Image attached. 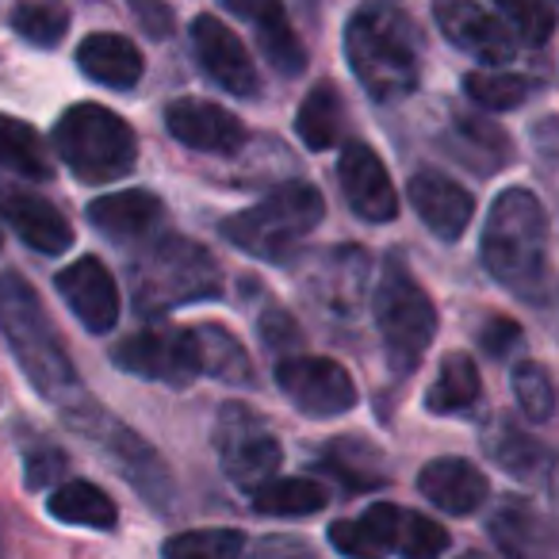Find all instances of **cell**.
Wrapping results in <instances>:
<instances>
[{
	"mask_svg": "<svg viewBox=\"0 0 559 559\" xmlns=\"http://www.w3.org/2000/svg\"><path fill=\"white\" fill-rule=\"evenodd\" d=\"M483 264L521 299H548L551 288V226L544 203L525 188H506L490 203L483 226Z\"/></svg>",
	"mask_w": 559,
	"mask_h": 559,
	"instance_id": "obj_1",
	"label": "cell"
},
{
	"mask_svg": "<svg viewBox=\"0 0 559 559\" xmlns=\"http://www.w3.org/2000/svg\"><path fill=\"white\" fill-rule=\"evenodd\" d=\"M345 58L372 100H403L421 78V35L395 0H365L345 27Z\"/></svg>",
	"mask_w": 559,
	"mask_h": 559,
	"instance_id": "obj_2",
	"label": "cell"
},
{
	"mask_svg": "<svg viewBox=\"0 0 559 559\" xmlns=\"http://www.w3.org/2000/svg\"><path fill=\"white\" fill-rule=\"evenodd\" d=\"M0 334L12 345L24 376L50 403L70 406V399L81 395L78 368L66 357L47 311L39 307V296H35L32 284L24 276H16V272L0 276Z\"/></svg>",
	"mask_w": 559,
	"mask_h": 559,
	"instance_id": "obj_3",
	"label": "cell"
},
{
	"mask_svg": "<svg viewBox=\"0 0 559 559\" xmlns=\"http://www.w3.org/2000/svg\"><path fill=\"white\" fill-rule=\"evenodd\" d=\"M131 284L134 304L146 319L223 296V272H218L215 257L200 241H188L180 234L154 241L139 257Z\"/></svg>",
	"mask_w": 559,
	"mask_h": 559,
	"instance_id": "obj_4",
	"label": "cell"
},
{
	"mask_svg": "<svg viewBox=\"0 0 559 559\" xmlns=\"http://www.w3.org/2000/svg\"><path fill=\"white\" fill-rule=\"evenodd\" d=\"M322 211H326V200L319 188L292 180V185L269 192L261 203L226 218L223 238L257 261H288L299 241L322 223Z\"/></svg>",
	"mask_w": 559,
	"mask_h": 559,
	"instance_id": "obj_5",
	"label": "cell"
},
{
	"mask_svg": "<svg viewBox=\"0 0 559 559\" xmlns=\"http://www.w3.org/2000/svg\"><path fill=\"white\" fill-rule=\"evenodd\" d=\"M55 146L70 173L85 185L123 180L139 162L134 131L100 104H73L55 127Z\"/></svg>",
	"mask_w": 559,
	"mask_h": 559,
	"instance_id": "obj_6",
	"label": "cell"
},
{
	"mask_svg": "<svg viewBox=\"0 0 559 559\" xmlns=\"http://www.w3.org/2000/svg\"><path fill=\"white\" fill-rule=\"evenodd\" d=\"M376 326L383 334V353L399 376H411L433 345L437 307L399 257H391L376 284Z\"/></svg>",
	"mask_w": 559,
	"mask_h": 559,
	"instance_id": "obj_7",
	"label": "cell"
},
{
	"mask_svg": "<svg viewBox=\"0 0 559 559\" xmlns=\"http://www.w3.org/2000/svg\"><path fill=\"white\" fill-rule=\"evenodd\" d=\"M215 449H218V464H223L226 479L238 490H249V495H253L261 483L276 479L280 460H284V449H280L276 433L264 426L261 414H253L249 406H238V403L218 411Z\"/></svg>",
	"mask_w": 559,
	"mask_h": 559,
	"instance_id": "obj_8",
	"label": "cell"
},
{
	"mask_svg": "<svg viewBox=\"0 0 559 559\" xmlns=\"http://www.w3.org/2000/svg\"><path fill=\"white\" fill-rule=\"evenodd\" d=\"M111 365L131 376L169 388H188L200 376V357H195V337L185 326H154L131 334L111 349Z\"/></svg>",
	"mask_w": 559,
	"mask_h": 559,
	"instance_id": "obj_9",
	"label": "cell"
},
{
	"mask_svg": "<svg viewBox=\"0 0 559 559\" xmlns=\"http://www.w3.org/2000/svg\"><path fill=\"white\" fill-rule=\"evenodd\" d=\"M276 383L307 418H342L357 406V383L330 357H280Z\"/></svg>",
	"mask_w": 559,
	"mask_h": 559,
	"instance_id": "obj_10",
	"label": "cell"
},
{
	"mask_svg": "<svg viewBox=\"0 0 559 559\" xmlns=\"http://www.w3.org/2000/svg\"><path fill=\"white\" fill-rule=\"evenodd\" d=\"M433 16L452 47L472 55L475 62L490 66V70H502L518 55V43L506 32L502 20L490 16L487 9H479L475 0H437Z\"/></svg>",
	"mask_w": 559,
	"mask_h": 559,
	"instance_id": "obj_11",
	"label": "cell"
},
{
	"mask_svg": "<svg viewBox=\"0 0 559 559\" xmlns=\"http://www.w3.org/2000/svg\"><path fill=\"white\" fill-rule=\"evenodd\" d=\"M337 177H342V195L353 207V215L365 223H391L399 215V192L388 177V165L376 157L365 142H345L337 157Z\"/></svg>",
	"mask_w": 559,
	"mask_h": 559,
	"instance_id": "obj_12",
	"label": "cell"
},
{
	"mask_svg": "<svg viewBox=\"0 0 559 559\" xmlns=\"http://www.w3.org/2000/svg\"><path fill=\"white\" fill-rule=\"evenodd\" d=\"M58 296L70 304L78 322L88 334H111L119 322V284L108 272V264L96 257H81L70 269L58 272Z\"/></svg>",
	"mask_w": 559,
	"mask_h": 559,
	"instance_id": "obj_13",
	"label": "cell"
},
{
	"mask_svg": "<svg viewBox=\"0 0 559 559\" xmlns=\"http://www.w3.org/2000/svg\"><path fill=\"white\" fill-rule=\"evenodd\" d=\"M165 127H169V134L180 146L195 150V154L230 157L246 146V127H241V119L211 100H195V96L173 100L169 108H165Z\"/></svg>",
	"mask_w": 559,
	"mask_h": 559,
	"instance_id": "obj_14",
	"label": "cell"
},
{
	"mask_svg": "<svg viewBox=\"0 0 559 559\" xmlns=\"http://www.w3.org/2000/svg\"><path fill=\"white\" fill-rule=\"evenodd\" d=\"M192 50L200 58L203 73L215 85H223L234 96H257L261 81H257L253 58H249L246 43L234 35V27H226L218 16H200L192 24Z\"/></svg>",
	"mask_w": 559,
	"mask_h": 559,
	"instance_id": "obj_15",
	"label": "cell"
},
{
	"mask_svg": "<svg viewBox=\"0 0 559 559\" xmlns=\"http://www.w3.org/2000/svg\"><path fill=\"white\" fill-rule=\"evenodd\" d=\"M406 200L418 211L421 226L429 234H437L441 241H460L464 230L472 226L475 200L467 188H460L456 180L441 177V173H418L406 185Z\"/></svg>",
	"mask_w": 559,
	"mask_h": 559,
	"instance_id": "obj_16",
	"label": "cell"
},
{
	"mask_svg": "<svg viewBox=\"0 0 559 559\" xmlns=\"http://www.w3.org/2000/svg\"><path fill=\"white\" fill-rule=\"evenodd\" d=\"M0 218H9V226L27 241L32 249L47 257H58L73 246V230L62 218V211L50 200L20 188H0Z\"/></svg>",
	"mask_w": 559,
	"mask_h": 559,
	"instance_id": "obj_17",
	"label": "cell"
},
{
	"mask_svg": "<svg viewBox=\"0 0 559 559\" xmlns=\"http://www.w3.org/2000/svg\"><path fill=\"white\" fill-rule=\"evenodd\" d=\"M487 533L506 559H556L551 525L525 498H502L490 513Z\"/></svg>",
	"mask_w": 559,
	"mask_h": 559,
	"instance_id": "obj_18",
	"label": "cell"
},
{
	"mask_svg": "<svg viewBox=\"0 0 559 559\" xmlns=\"http://www.w3.org/2000/svg\"><path fill=\"white\" fill-rule=\"evenodd\" d=\"M418 490L444 513H456V518H467L475 513L490 495V483L487 475L479 472L475 464L460 456H441V460H429L418 475Z\"/></svg>",
	"mask_w": 559,
	"mask_h": 559,
	"instance_id": "obj_19",
	"label": "cell"
},
{
	"mask_svg": "<svg viewBox=\"0 0 559 559\" xmlns=\"http://www.w3.org/2000/svg\"><path fill=\"white\" fill-rule=\"evenodd\" d=\"M238 16L253 20L257 27V43H261V55L272 62V70L299 78L307 70V50L299 43L296 27L288 24V12L280 0H226Z\"/></svg>",
	"mask_w": 559,
	"mask_h": 559,
	"instance_id": "obj_20",
	"label": "cell"
},
{
	"mask_svg": "<svg viewBox=\"0 0 559 559\" xmlns=\"http://www.w3.org/2000/svg\"><path fill=\"white\" fill-rule=\"evenodd\" d=\"M399 518L403 513L391 502H376L360 518L334 521L330 525V544L345 559H388L399 540Z\"/></svg>",
	"mask_w": 559,
	"mask_h": 559,
	"instance_id": "obj_21",
	"label": "cell"
},
{
	"mask_svg": "<svg viewBox=\"0 0 559 559\" xmlns=\"http://www.w3.org/2000/svg\"><path fill=\"white\" fill-rule=\"evenodd\" d=\"M165 207L154 192H142V188H131V192H116L104 195L88 207V223L100 234H108L111 241H139L146 234H154V226L162 223Z\"/></svg>",
	"mask_w": 559,
	"mask_h": 559,
	"instance_id": "obj_22",
	"label": "cell"
},
{
	"mask_svg": "<svg viewBox=\"0 0 559 559\" xmlns=\"http://www.w3.org/2000/svg\"><path fill=\"white\" fill-rule=\"evenodd\" d=\"M78 66L88 81L119 88V93H127V88H134L142 81L139 47H134L131 39H123V35H111V32L88 35L78 47Z\"/></svg>",
	"mask_w": 559,
	"mask_h": 559,
	"instance_id": "obj_23",
	"label": "cell"
},
{
	"mask_svg": "<svg viewBox=\"0 0 559 559\" xmlns=\"http://www.w3.org/2000/svg\"><path fill=\"white\" fill-rule=\"evenodd\" d=\"M192 337H195V357H200L203 376H215L223 383H253L249 353L230 330L215 326V322H203V326H192Z\"/></svg>",
	"mask_w": 559,
	"mask_h": 559,
	"instance_id": "obj_24",
	"label": "cell"
},
{
	"mask_svg": "<svg viewBox=\"0 0 559 559\" xmlns=\"http://www.w3.org/2000/svg\"><path fill=\"white\" fill-rule=\"evenodd\" d=\"M483 449H487V456L495 460L498 467H506V472L518 475V479H533L544 467V460H548L544 444L533 441V437L513 426L510 418H495L483 429Z\"/></svg>",
	"mask_w": 559,
	"mask_h": 559,
	"instance_id": "obj_25",
	"label": "cell"
},
{
	"mask_svg": "<svg viewBox=\"0 0 559 559\" xmlns=\"http://www.w3.org/2000/svg\"><path fill=\"white\" fill-rule=\"evenodd\" d=\"M0 169L20 173L27 180H50L55 165H50V150L43 146L39 131L24 119L0 116Z\"/></svg>",
	"mask_w": 559,
	"mask_h": 559,
	"instance_id": "obj_26",
	"label": "cell"
},
{
	"mask_svg": "<svg viewBox=\"0 0 559 559\" xmlns=\"http://www.w3.org/2000/svg\"><path fill=\"white\" fill-rule=\"evenodd\" d=\"M50 518L66 521V525H85V528H111L119 521L116 502L104 495L100 487L85 479H70L47 498Z\"/></svg>",
	"mask_w": 559,
	"mask_h": 559,
	"instance_id": "obj_27",
	"label": "cell"
},
{
	"mask_svg": "<svg viewBox=\"0 0 559 559\" xmlns=\"http://www.w3.org/2000/svg\"><path fill=\"white\" fill-rule=\"evenodd\" d=\"M342 116H345L342 96H337V88L330 85V81H322V85H314L311 93H307V100L299 104V116H296L299 139L311 150L337 146V139H342Z\"/></svg>",
	"mask_w": 559,
	"mask_h": 559,
	"instance_id": "obj_28",
	"label": "cell"
},
{
	"mask_svg": "<svg viewBox=\"0 0 559 559\" xmlns=\"http://www.w3.org/2000/svg\"><path fill=\"white\" fill-rule=\"evenodd\" d=\"M479 399V368H475L472 357L464 353H449L441 365V376L429 388L426 395V411L429 414H460L467 406H475Z\"/></svg>",
	"mask_w": 559,
	"mask_h": 559,
	"instance_id": "obj_29",
	"label": "cell"
},
{
	"mask_svg": "<svg viewBox=\"0 0 559 559\" xmlns=\"http://www.w3.org/2000/svg\"><path fill=\"white\" fill-rule=\"evenodd\" d=\"M326 506V490L314 479H269L253 490V510L269 518H307Z\"/></svg>",
	"mask_w": 559,
	"mask_h": 559,
	"instance_id": "obj_30",
	"label": "cell"
},
{
	"mask_svg": "<svg viewBox=\"0 0 559 559\" xmlns=\"http://www.w3.org/2000/svg\"><path fill=\"white\" fill-rule=\"evenodd\" d=\"M322 464H326V472H334L337 479L353 490H368V487H376V483H383L380 452L368 449V444L357 441V437H337V441L326 449V456H322Z\"/></svg>",
	"mask_w": 559,
	"mask_h": 559,
	"instance_id": "obj_31",
	"label": "cell"
},
{
	"mask_svg": "<svg viewBox=\"0 0 559 559\" xmlns=\"http://www.w3.org/2000/svg\"><path fill=\"white\" fill-rule=\"evenodd\" d=\"M246 536L238 528H192L165 540V559H241Z\"/></svg>",
	"mask_w": 559,
	"mask_h": 559,
	"instance_id": "obj_32",
	"label": "cell"
},
{
	"mask_svg": "<svg viewBox=\"0 0 559 559\" xmlns=\"http://www.w3.org/2000/svg\"><path fill=\"white\" fill-rule=\"evenodd\" d=\"M495 9L506 32L513 35V43L544 47L551 39V32H556V12L544 0H495Z\"/></svg>",
	"mask_w": 559,
	"mask_h": 559,
	"instance_id": "obj_33",
	"label": "cell"
},
{
	"mask_svg": "<svg viewBox=\"0 0 559 559\" xmlns=\"http://www.w3.org/2000/svg\"><path fill=\"white\" fill-rule=\"evenodd\" d=\"M12 27L20 39L35 43V47H58L70 32V12L55 0H27L12 12Z\"/></svg>",
	"mask_w": 559,
	"mask_h": 559,
	"instance_id": "obj_34",
	"label": "cell"
},
{
	"mask_svg": "<svg viewBox=\"0 0 559 559\" xmlns=\"http://www.w3.org/2000/svg\"><path fill=\"white\" fill-rule=\"evenodd\" d=\"M528 88L533 85H528L525 78L502 73V70H479L464 78V93L487 111H513L518 104H525Z\"/></svg>",
	"mask_w": 559,
	"mask_h": 559,
	"instance_id": "obj_35",
	"label": "cell"
},
{
	"mask_svg": "<svg viewBox=\"0 0 559 559\" xmlns=\"http://www.w3.org/2000/svg\"><path fill=\"white\" fill-rule=\"evenodd\" d=\"M513 395H518V406L528 421H548L556 414V388H551V376L544 365L536 360H521L513 368Z\"/></svg>",
	"mask_w": 559,
	"mask_h": 559,
	"instance_id": "obj_36",
	"label": "cell"
},
{
	"mask_svg": "<svg viewBox=\"0 0 559 559\" xmlns=\"http://www.w3.org/2000/svg\"><path fill=\"white\" fill-rule=\"evenodd\" d=\"M395 548L403 559H441L444 548H449V533L426 513H403Z\"/></svg>",
	"mask_w": 559,
	"mask_h": 559,
	"instance_id": "obj_37",
	"label": "cell"
},
{
	"mask_svg": "<svg viewBox=\"0 0 559 559\" xmlns=\"http://www.w3.org/2000/svg\"><path fill=\"white\" fill-rule=\"evenodd\" d=\"M257 334H261V342L269 345L272 353H288V349H299V342H304V334H299V322L292 319L288 311H264L261 322H257Z\"/></svg>",
	"mask_w": 559,
	"mask_h": 559,
	"instance_id": "obj_38",
	"label": "cell"
},
{
	"mask_svg": "<svg viewBox=\"0 0 559 559\" xmlns=\"http://www.w3.org/2000/svg\"><path fill=\"white\" fill-rule=\"evenodd\" d=\"M127 9L150 39H169L173 35V9L165 0H127Z\"/></svg>",
	"mask_w": 559,
	"mask_h": 559,
	"instance_id": "obj_39",
	"label": "cell"
},
{
	"mask_svg": "<svg viewBox=\"0 0 559 559\" xmlns=\"http://www.w3.org/2000/svg\"><path fill=\"white\" fill-rule=\"evenodd\" d=\"M249 559H319V551L299 536H261L249 548Z\"/></svg>",
	"mask_w": 559,
	"mask_h": 559,
	"instance_id": "obj_40",
	"label": "cell"
},
{
	"mask_svg": "<svg viewBox=\"0 0 559 559\" xmlns=\"http://www.w3.org/2000/svg\"><path fill=\"white\" fill-rule=\"evenodd\" d=\"M66 467V456L58 449H35L27 456V487L39 490V487H50V483L62 475Z\"/></svg>",
	"mask_w": 559,
	"mask_h": 559,
	"instance_id": "obj_41",
	"label": "cell"
},
{
	"mask_svg": "<svg viewBox=\"0 0 559 559\" xmlns=\"http://www.w3.org/2000/svg\"><path fill=\"white\" fill-rule=\"evenodd\" d=\"M479 342H483V349H487L490 357H506V353L521 342V326L513 319H498V314H495V319H487V326H483Z\"/></svg>",
	"mask_w": 559,
	"mask_h": 559,
	"instance_id": "obj_42",
	"label": "cell"
},
{
	"mask_svg": "<svg viewBox=\"0 0 559 559\" xmlns=\"http://www.w3.org/2000/svg\"><path fill=\"white\" fill-rule=\"evenodd\" d=\"M460 559H479V556H460Z\"/></svg>",
	"mask_w": 559,
	"mask_h": 559,
	"instance_id": "obj_43",
	"label": "cell"
},
{
	"mask_svg": "<svg viewBox=\"0 0 559 559\" xmlns=\"http://www.w3.org/2000/svg\"><path fill=\"white\" fill-rule=\"evenodd\" d=\"M0 241H4V234H0Z\"/></svg>",
	"mask_w": 559,
	"mask_h": 559,
	"instance_id": "obj_44",
	"label": "cell"
}]
</instances>
